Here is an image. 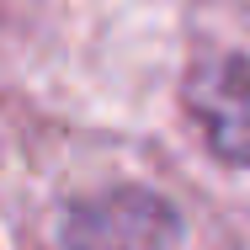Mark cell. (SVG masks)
I'll list each match as a JSON object with an SVG mask.
<instances>
[{
  "label": "cell",
  "instance_id": "cell-1",
  "mask_svg": "<svg viewBox=\"0 0 250 250\" xmlns=\"http://www.w3.org/2000/svg\"><path fill=\"white\" fill-rule=\"evenodd\" d=\"M176 245H181L176 208L144 187H117V192L85 197L64 229V250H176Z\"/></svg>",
  "mask_w": 250,
  "mask_h": 250
},
{
  "label": "cell",
  "instance_id": "cell-2",
  "mask_svg": "<svg viewBox=\"0 0 250 250\" xmlns=\"http://www.w3.org/2000/svg\"><path fill=\"white\" fill-rule=\"evenodd\" d=\"M187 112L197 117L208 149L224 165L250 170V59L213 53L187 75Z\"/></svg>",
  "mask_w": 250,
  "mask_h": 250
}]
</instances>
